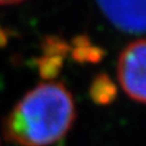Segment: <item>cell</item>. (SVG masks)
Wrapping results in <instances>:
<instances>
[{
  "mask_svg": "<svg viewBox=\"0 0 146 146\" xmlns=\"http://www.w3.org/2000/svg\"><path fill=\"white\" fill-rule=\"evenodd\" d=\"M76 117L75 101L58 82L30 90L4 122L5 138L20 146H50L66 136Z\"/></svg>",
  "mask_w": 146,
  "mask_h": 146,
  "instance_id": "cell-1",
  "label": "cell"
},
{
  "mask_svg": "<svg viewBox=\"0 0 146 146\" xmlns=\"http://www.w3.org/2000/svg\"><path fill=\"white\" fill-rule=\"evenodd\" d=\"M117 78L132 100L146 104V38L136 39L122 50L117 60Z\"/></svg>",
  "mask_w": 146,
  "mask_h": 146,
  "instance_id": "cell-2",
  "label": "cell"
},
{
  "mask_svg": "<svg viewBox=\"0 0 146 146\" xmlns=\"http://www.w3.org/2000/svg\"><path fill=\"white\" fill-rule=\"evenodd\" d=\"M104 16L127 33L146 32V0H96Z\"/></svg>",
  "mask_w": 146,
  "mask_h": 146,
  "instance_id": "cell-3",
  "label": "cell"
},
{
  "mask_svg": "<svg viewBox=\"0 0 146 146\" xmlns=\"http://www.w3.org/2000/svg\"><path fill=\"white\" fill-rule=\"evenodd\" d=\"M90 96L94 102L106 105L112 102L116 97V88L114 83L105 75L94 78L90 88Z\"/></svg>",
  "mask_w": 146,
  "mask_h": 146,
  "instance_id": "cell-4",
  "label": "cell"
},
{
  "mask_svg": "<svg viewBox=\"0 0 146 146\" xmlns=\"http://www.w3.org/2000/svg\"><path fill=\"white\" fill-rule=\"evenodd\" d=\"M24 0H0V5L1 6H9V5H16L20 3H23Z\"/></svg>",
  "mask_w": 146,
  "mask_h": 146,
  "instance_id": "cell-5",
  "label": "cell"
}]
</instances>
